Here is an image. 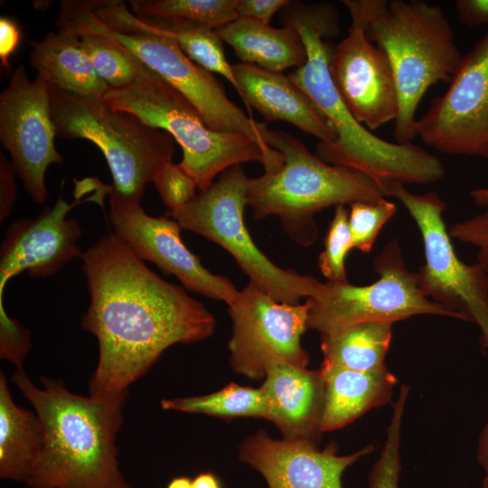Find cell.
I'll return each instance as SVG.
<instances>
[{"mask_svg":"<svg viewBox=\"0 0 488 488\" xmlns=\"http://www.w3.org/2000/svg\"><path fill=\"white\" fill-rule=\"evenodd\" d=\"M81 260L89 305L80 324L99 344L89 395L127 392L167 348L214 333L215 317L202 303L152 271L113 232Z\"/></svg>","mask_w":488,"mask_h":488,"instance_id":"cell-1","label":"cell"},{"mask_svg":"<svg viewBox=\"0 0 488 488\" xmlns=\"http://www.w3.org/2000/svg\"><path fill=\"white\" fill-rule=\"evenodd\" d=\"M283 23L293 25L305 43L306 62L288 77L306 94L335 131L330 144L319 142L324 162L361 172L382 189L389 182L427 184L445 175L442 162L411 143L381 139L360 123L343 102L329 70L331 45L340 33L337 9L329 3L292 2L282 10ZM384 192V190H383Z\"/></svg>","mask_w":488,"mask_h":488,"instance_id":"cell-2","label":"cell"},{"mask_svg":"<svg viewBox=\"0 0 488 488\" xmlns=\"http://www.w3.org/2000/svg\"><path fill=\"white\" fill-rule=\"evenodd\" d=\"M12 381L32 404L44 430L42 449L25 483L30 488H135L124 477L117 436L128 391L82 396L59 380L41 377L42 387L16 370Z\"/></svg>","mask_w":488,"mask_h":488,"instance_id":"cell-3","label":"cell"},{"mask_svg":"<svg viewBox=\"0 0 488 488\" xmlns=\"http://www.w3.org/2000/svg\"><path fill=\"white\" fill-rule=\"evenodd\" d=\"M56 23L59 32L78 37L96 33L116 41L182 93L210 128L243 134L268 146L267 123L247 116L213 73L187 57L174 39L137 18L123 1L64 0Z\"/></svg>","mask_w":488,"mask_h":488,"instance_id":"cell-4","label":"cell"},{"mask_svg":"<svg viewBox=\"0 0 488 488\" xmlns=\"http://www.w3.org/2000/svg\"><path fill=\"white\" fill-rule=\"evenodd\" d=\"M352 23L383 51L392 68L399 108L393 136L405 144L417 136L416 111L427 89L450 82L463 56L442 8L421 0H343Z\"/></svg>","mask_w":488,"mask_h":488,"instance_id":"cell-5","label":"cell"},{"mask_svg":"<svg viewBox=\"0 0 488 488\" xmlns=\"http://www.w3.org/2000/svg\"><path fill=\"white\" fill-rule=\"evenodd\" d=\"M267 145L282 155L283 164L273 173L249 179L247 205L256 219L278 217L299 245L315 242L319 230L314 216L324 209L386 197L371 177L324 162L287 132L270 130Z\"/></svg>","mask_w":488,"mask_h":488,"instance_id":"cell-6","label":"cell"},{"mask_svg":"<svg viewBox=\"0 0 488 488\" xmlns=\"http://www.w3.org/2000/svg\"><path fill=\"white\" fill-rule=\"evenodd\" d=\"M103 101L168 133L182 148L181 166L200 190L210 186L225 170L243 163H259L265 173L275 172L283 164L278 151L246 135L210 128L182 93L146 66L129 87L110 88Z\"/></svg>","mask_w":488,"mask_h":488,"instance_id":"cell-7","label":"cell"},{"mask_svg":"<svg viewBox=\"0 0 488 488\" xmlns=\"http://www.w3.org/2000/svg\"><path fill=\"white\" fill-rule=\"evenodd\" d=\"M48 89L57 136L89 140L102 152L113 179L110 207L140 205L146 184L162 164L172 161L174 139L131 113L109 108L103 99L51 84Z\"/></svg>","mask_w":488,"mask_h":488,"instance_id":"cell-8","label":"cell"},{"mask_svg":"<svg viewBox=\"0 0 488 488\" xmlns=\"http://www.w3.org/2000/svg\"><path fill=\"white\" fill-rule=\"evenodd\" d=\"M249 177L241 165L222 172L188 204L169 211L182 229L200 234L227 250L249 282L278 302L300 304L313 296L322 282L284 269L255 244L244 221Z\"/></svg>","mask_w":488,"mask_h":488,"instance_id":"cell-9","label":"cell"},{"mask_svg":"<svg viewBox=\"0 0 488 488\" xmlns=\"http://www.w3.org/2000/svg\"><path fill=\"white\" fill-rule=\"evenodd\" d=\"M384 194L403 204L420 232L425 256L416 272L420 291L458 320L475 324L481 351L488 356V275L476 261L468 265L456 255L443 218L446 202L436 192L412 193L398 181L387 183Z\"/></svg>","mask_w":488,"mask_h":488,"instance_id":"cell-10","label":"cell"},{"mask_svg":"<svg viewBox=\"0 0 488 488\" xmlns=\"http://www.w3.org/2000/svg\"><path fill=\"white\" fill-rule=\"evenodd\" d=\"M379 279L366 286L322 283L309 303L308 329L326 334L368 322H395L421 314L458 319L420 291L416 272L405 263L399 239L388 242L373 260Z\"/></svg>","mask_w":488,"mask_h":488,"instance_id":"cell-11","label":"cell"},{"mask_svg":"<svg viewBox=\"0 0 488 488\" xmlns=\"http://www.w3.org/2000/svg\"><path fill=\"white\" fill-rule=\"evenodd\" d=\"M229 306L232 334L228 347L232 369L249 379L265 378L275 362L307 367L301 338L308 329L309 303L275 300L249 283Z\"/></svg>","mask_w":488,"mask_h":488,"instance_id":"cell-12","label":"cell"},{"mask_svg":"<svg viewBox=\"0 0 488 488\" xmlns=\"http://www.w3.org/2000/svg\"><path fill=\"white\" fill-rule=\"evenodd\" d=\"M416 133L443 154L488 158V31L462 58L446 92L417 119Z\"/></svg>","mask_w":488,"mask_h":488,"instance_id":"cell-13","label":"cell"},{"mask_svg":"<svg viewBox=\"0 0 488 488\" xmlns=\"http://www.w3.org/2000/svg\"><path fill=\"white\" fill-rule=\"evenodd\" d=\"M55 136L47 82L39 75L31 81L23 66H18L0 94V140L24 191L36 203L48 198V167L63 163Z\"/></svg>","mask_w":488,"mask_h":488,"instance_id":"cell-14","label":"cell"},{"mask_svg":"<svg viewBox=\"0 0 488 488\" xmlns=\"http://www.w3.org/2000/svg\"><path fill=\"white\" fill-rule=\"evenodd\" d=\"M110 185L102 184L92 195L82 199L75 194L73 202L60 197L52 207L33 219L15 221L7 230L0 249V300L6 283L26 271L31 277H45L58 273L68 262L83 253L78 245L82 231L78 221L67 218L80 203L95 202L103 206Z\"/></svg>","mask_w":488,"mask_h":488,"instance_id":"cell-15","label":"cell"},{"mask_svg":"<svg viewBox=\"0 0 488 488\" xmlns=\"http://www.w3.org/2000/svg\"><path fill=\"white\" fill-rule=\"evenodd\" d=\"M109 219L113 233L137 258L174 275L187 290L228 305L237 299L239 290L229 278L202 265L183 242L182 228L173 218L152 217L138 205L110 207Z\"/></svg>","mask_w":488,"mask_h":488,"instance_id":"cell-16","label":"cell"},{"mask_svg":"<svg viewBox=\"0 0 488 488\" xmlns=\"http://www.w3.org/2000/svg\"><path fill=\"white\" fill-rule=\"evenodd\" d=\"M329 70L343 102L363 126L377 129L396 120L399 101L390 62L360 24L352 23L348 35L331 46Z\"/></svg>","mask_w":488,"mask_h":488,"instance_id":"cell-17","label":"cell"},{"mask_svg":"<svg viewBox=\"0 0 488 488\" xmlns=\"http://www.w3.org/2000/svg\"><path fill=\"white\" fill-rule=\"evenodd\" d=\"M374 449L370 444L339 455L334 443L320 450L307 442L272 438L260 429L241 442L239 458L259 472L268 488H343V473Z\"/></svg>","mask_w":488,"mask_h":488,"instance_id":"cell-18","label":"cell"},{"mask_svg":"<svg viewBox=\"0 0 488 488\" xmlns=\"http://www.w3.org/2000/svg\"><path fill=\"white\" fill-rule=\"evenodd\" d=\"M267 403L266 419L284 438L318 446L322 436L324 382L321 370L277 361L260 387Z\"/></svg>","mask_w":488,"mask_h":488,"instance_id":"cell-19","label":"cell"},{"mask_svg":"<svg viewBox=\"0 0 488 488\" xmlns=\"http://www.w3.org/2000/svg\"><path fill=\"white\" fill-rule=\"evenodd\" d=\"M233 72L242 100L266 121L288 122L321 143L335 141L336 134L329 121L288 76L243 62L234 65Z\"/></svg>","mask_w":488,"mask_h":488,"instance_id":"cell-20","label":"cell"},{"mask_svg":"<svg viewBox=\"0 0 488 488\" xmlns=\"http://www.w3.org/2000/svg\"><path fill=\"white\" fill-rule=\"evenodd\" d=\"M324 382L322 431L342 428L372 408L391 402L398 380L388 368L358 371L322 363Z\"/></svg>","mask_w":488,"mask_h":488,"instance_id":"cell-21","label":"cell"},{"mask_svg":"<svg viewBox=\"0 0 488 488\" xmlns=\"http://www.w3.org/2000/svg\"><path fill=\"white\" fill-rule=\"evenodd\" d=\"M222 42L230 44L243 63L271 72L300 68L307 60L298 31L289 23L275 28L255 20L238 17L218 29Z\"/></svg>","mask_w":488,"mask_h":488,"instance_id":"cell-22","label":"cell"},{"mask_svg":"<svg viewBox=\"0 0 488 488\" xmlns=\"http://www.w3.org/2000/svg\"><path fill=\"white\" fill-rule=\"evenodd\" d=\"M31 45V65L48 84L98 99L110 89L94 70L80 37L52 32Z\"/></svg>","mask_w":488,"mask_h":488,"instance_id":"cell-23","label":"cell"},{"mask_svg":"<svg viewBox=\"0 0 488 488\" xmlns=\"http://www.w3.org/2000/svg\"><path fill=\"white\" fill-rule=\"evenodd\" d=\"M44 441L36 412L13 399L5 374L0 372V478L25 483Z\"/></svg>","mask_w":488,"mask_h":488,"instance_id":"cell-24","label":"cell"},{"mask_svg":"<svg viewBox=\"0 0 488 488\" xmlns=\"http://www.w3.org/2000/svg\"><path fill=\"white\" fill-rule=\"evenodd\" d=\"M392 323L368 322L321 334L323 363L358 371L386 368Z\"/></svg>","mask_w":488,"mask_h":488,"instance_id":"cell-25","label":"cell"},{"mask_svg":"<svg viewBox=\"0 0 488 488\" xmlns=\"http://www.w3.org/2000/svg\"><path fill=\"white\" fill-rule=\"evenodd\" d=\"M161 407L164 410L205 414L220 418H267L262 389L234 382L207 395L164 399Z\"/></svg>","mask_w":488,"mask_h":488,"instance_id":"cell-26","label":"cell"},{"mask_svg":"<svg viewBox=\"0 0 488 488\" xmlns=\"http://www.w3.org/2000/svg\"><path fill=\"white\" fill-rule=\"evenodd\" d=\"M141 20L159 33L174 39L193 62L211 73L223 76L237 89L233 66L226 59L223 42L216 30L186 22Z\"/></svg>","mask_w":488,"mask_h":488,"instance_id":"cell-27","label":"cell"},{"mask_svg":"<svg viewBox=\"0 0 488 488\" xmlns=\"http://www.w3.org/2000/svg\"><path fill=\"white\" fill-rule=\"evenodd\" d=\"M238 0H130L140 19L186 22L218 29L238 18Z\"/></svg>","mask_w":488,"mask_h":488,"instance_id":"cell-28","label":"cell"},{"mask_svg":"<svg viewBox=\"0 0 488 488\" xmlns=\"http://www.w3.org/2000/svg\"><path fill=\"white\" fill-rule=\"evenodd\" d=\"M80 38L94 70L111 89L129 87L142 74L145 65L116 41L96 33Z\"/></svg>","mask_w":488,"mask_h":488,"instance_id":"cell-29","label":"cell"},{"mask_svg":"<svg viewBox=\"0 0 488 488\" xmlns=\"http://www.w3.org/2000/svg\"><path fill=\"white\" fill-rule=\"evenodd\" d=\"M408 393V386L401 385L398 399L392 403L384 446L368 474L369 488H399L401 427Z\"/></svg>","mask_w":488,"mask_h":488,"instance_id":"cell-30","label":"cell"},{"mask_svg":"<svg viewBox=\"0 0 488 488\" xmlns=\"http://www.w3.org/2000/svg\"><path fill=\"white\" fill-rule=\"evenodd\" d=\"M349 210L345 205L335 207L334 215L324 238V248L319 255L318 267L331 283H347L345 260L353 249L348 224Z\"/></svg>","mask_w":488,"mask_h":488,"instance_id":"cell-31","label":"cell"},{"mask_svg":"<svg viewBox=\"0 0 488 488\" xmlns=\"http://www.w3.org/2000/svg\"><path fill=\"white\" fill-rule=\"evenodd\" d=\"M350 207L348 224L353 249L369 253L384 225L396 214L397 207L386 198L371 202H356Z\"/></svg>","mask_w":488,"mask_h":488,"instance_id":"cell-32","label":"cell"},{"mask_svg":"<svg viewBox=\"0 0 488 488\" xmlns=\"http://www.w3.org/2000/svg\"><path fill=\"white\" fill-rule=\"evenodd\" d=\"M153 183L169 211L188 204L197 194L195 180L172 161L162 164L154 175Z\"/></svg>","mask_w":488,"mask_h":488,"instance_id":"cell-33","label":"cell"},{"mask_svg":"<svg viewBox=\"0 0 488 488\" xmlns=\"http://www.w3.org/2000/svg\"><path fill=\"white\" fill-rule=\"evenodd\" d=\"M32 348L30 332L18 321L8 316L0 300V358L23 371V361Z\"/></svg>","mask_w":488,"mask_h":488,"instance_id":"cell-34","label":"cell"},{"mask_svg":"<svg viewBox=\"0 0 488 488\" xmlns=\"http://www.w3.org/2000/svg\"><path fill=\"white\" fill-rule=\"evenodd\" d=\"M448 232L451 239L477 249L476 262L488 275V205L482 212L454 223Z\"/></svg>","mask_w":488,"mask_h":488,"instance_id":"cell-35","label":"cell"},{"mask_svg":"<svg viewBox=\"0 0 488 488\" xmlns=\"http://www.w3.org/2000/svg\"><path fill=\"white\" fill-rule=\"evenodd\" d=\"M289 3L288 0H238L236 12L238 17L269 24L273 16Z\"/></svg>","mask_w":488,"mask_h":488,"instance_id":"cell-36","label":"cell"},{"mask_svg":"<svg viewBox=\"0 0 488 488\" xmlns=\"http://www.w3.org/2000/svg\"><path fill=\"white\" fill-rule=\"evenodd\" d=\"M15 171L5 155L0 152V221L7 219L17 197Z\"/></svg>","mask_w":488,"mask_h":488,"instance_id":"cell-37","label":"cell"},{"mask_svg":"<svg viewBox=\"0 0 488 488\" xmlns=\"http://www.w3.org/2000/svg\"><path fill=\"white\" fill-rule=\"evenodd\" d=\"M21 39V31L14 20L0 17V61L1 68L9 70V59L16 50Z\"/></svg>","mask_w":488,"mask_h":488,"instance_id":"cell-38","label":"cell"},{"mask_svg":"<svg viewBox=\"0 0 488 488\" xmlns=\"http://www.w3.org/2000/svg\"><path fill=\"white\" fill-rule=\"evenodd\" d=\"M459 22L467 26L488 24V0H457Z\"/></svg>","mask_w":488,"mask_h":488,"instance_id":"cell-39","label":"cell"},{"mask_svg":"<svg viewBox=\"0 0 488 488\" xmlns=\"http://www.w3.org/2000/svg\"><path fill=\"white\" fill-rule=\"evenodd\" d=\"M477 460L488 474V422L483 427L478 441Z\"/></svg>","mask_w":488,"mask_h":488,"instance_id":"cell-40","label":"cell"},{"mask_svg":"<svg viewBox=\"0 0 488 488\" xmlns=\"http://www.w3.org/2000/svg\"><path fill=\"white\" fill-rule=\"evenodd\" d=\"M192 488H221L219 478L212 473H201L192 480Z\"/></svg>","mask_w":488,"mask_h":488,"instance_id":"cell-41","label":"cell"},{"mask_svg":"<svg viewBox=\"0 0 488 488\" xmlns=\"http://www.w3.org/2000/svg\"><path fill=\"white\" fill-rule=\"evenodd\" d=\"M470 195L476 205L480 207L488 205V187L473 190Z\"/></svg>","mask_w":488,"mask_h":488,"instance_id":"cell-42","label":"cell"},{"mask_svg":"<svg viewBox=\"0 0 488 488\" xmlns=\"http://www.w3.org/2000/svg\"><path fill=\"white\" fill-rule=\"evenodd\" d=\"M166 488H192V479L188 476H177L173 478Z\"/></svg>","mask_w":488,"mask_h":488,"instance_id":"cell-43","label":"cell"},{"mask_svg":"<svg viewBox=\"0 0 488 488\" xmlns=\"http://www.w3.org/2000/svg\"><path fill=\"white\" fill-rule=\"evenodd\" d=\"M483 488H488V474H486L483 483Z\"/></svg>","mask_w":488,"mask_h":488,"instance_id":"cell-44","label":"cell"}]
</instances>
